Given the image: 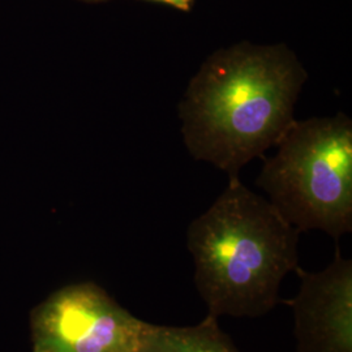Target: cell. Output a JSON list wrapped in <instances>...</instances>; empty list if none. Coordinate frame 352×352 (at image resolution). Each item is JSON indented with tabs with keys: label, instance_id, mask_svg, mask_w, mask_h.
<instances>
[{
	"label": "cell",
	"instance_id": "obj_1",
	"mask_svg": "<svg viewBox=\"0 0 352 352\" xmlns=\"http://www.w3.org/2000/svg\"><path fill=\"white\" fill-rule=\"evenodd\" d=\"M307 77L286 45L241 42L215 51L189 81L179 106L189 154L228 177L239 176L294 123Z\"/></svg>",
	"mask_w": 352,
	"mask_h": 352
},
{
	"label": "cell",
	"instance_id": "obj_2",
	"mask_svg": "<svg viewBox=\"0 0 352 352\" xmlns=\"http://www.w3.org/2000/svg\"><path fill=\"white\" fill-rule=\"evenodd\" d=\"M302 232L277 208L230 177L213 205L188 227L195 285L208 315L260 317L279 302V287L298 272Z\"/></svg>",
	"mask_w": 352,
	"mask_h": 352
},
{
	"label": "cell",
	"instance_id": "obj_3",
	"mask_svg": "<svg viewBox=\"0 0 352 352\" xmlns=\"http://www.w3.org/2000/svg\"><path fill=\"white\" fill-rule=\"evenodd\" d=\"M257 186L289 225L334 240L352 231V122L344 113L294 120Z\"/></svg>",
	"mask_w": 352,
	"mask_h": 352
},
{
	"label": "cell",
	"instance_id": "obj_4",
	"mask_svg": "<svg viewBox=\"0 0 352 352\" xmlns=\"http://www.w3.org/2000/svg\"><path fill=\"white\" fill-rule=\"evenodd\" d=\"M146 324L101 286L74 283L30 312L33 352H138Z\"/></svg>",
	"mask_w": 352,
	"mask_h": 352
},
{
	"label": "cell",
	"instance_id": "obj_5",
	"mask_svg": "<svg viewBox=\"0 0 352 352\" xmlns=\"http://www.w3.org/2000/svg\"><path fill=\"white\" fill-rule=\"evenodd\" d=\"M296 274L300 289L287 302L294 315L296 352H352V261L336 251L320 272Z\"/></svg>",
	"mask_w": 352,
	"mask_h": 352
},
{
	"label": "cell",
	"instance_id": "obj_6",
	"mask_svg": "<svg viewBox=\"0 0 352 352\" xmlns=\"http://www.w3.org/2000/svg\"><path fill=\"white\" fill-rule=\"evenodd\" d=\"M138 352H240L218 325V318L208 315L193 327H161L146 324Z\"/></svg>",
	"mask_w": 352,
	"mask_h": 352
},
{
	"label": "cell",
	"instance_id": "obj_7",
	"mask_svg": "<svg viewBox=\"0 0 352 352\" xmlns=\"http://www.w3.org/2000/svg\"><path fill=\"white\" fill-rule=\"evenodd\" d=\"M153 1L164 3L167 6H171L174 8L180 10V11H189L192 7V3H193V0H153Z\"/></svg>",
	"mask_w": 352,
	"mask_h": 352
},
{
	"label": "cell",
	"instance_id": "obj_8",
	"mask_svg": "<svg viewBox=\"0 0 352 352\" xmlns=\"http://www.w3.org/2000/svg\"><path fill=\"white\" fill-rule=\"evenodd\" d=\"M81 1H87V3H103L107 0H81Z\"/></svg>",
	"mask_w": 352,
	"mask_h": 352
}]
</instances>
